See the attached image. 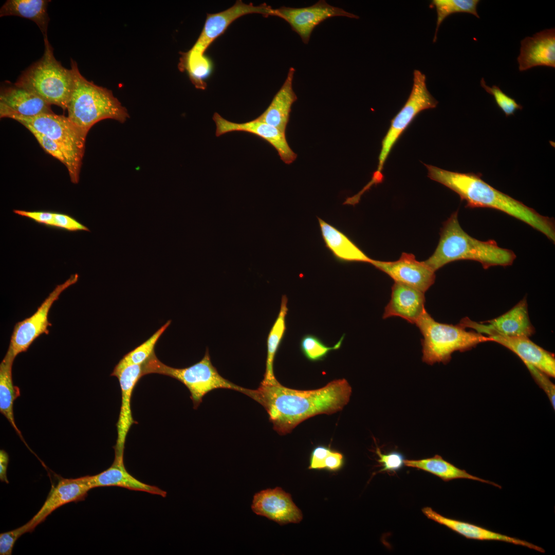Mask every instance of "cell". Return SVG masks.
<instances>
[{"mask_svg":"<svg viewBox=\"0 0 555 555\" xmlns=\"http://www.w3.org/2000/svg\"><path fill=\"white\" fill-rule=\"evenodd\" d=\"M258 13L267 17L274 15V9L266 3L254 6L252 3L245 4L237 1L230 8L220 12L208 14L202 30L193 47L182 53L184 59H203L204 53L210 45L226 31L235 20L243 15Z\"/></svg>","mask_w":555,"mask_h":555,"instance_id":"11","label":"cell"},{"mask_svg":"<svg viewBox=\"0 0 555 555\" xmlns=\"http://www.w3.org/2000/svg\"><path fill=\"white\" fill-rule=\"evenodd\" d=\"M295 69L290 67L287 77L267 109L255 119L273 126L285 133L293 103L297 97L292 83Z\"/></svg>","mask_w":555,"mask_h":555,"instance_id":"25","label":"cell"},{"mask_svg":"<svg viewBox=\"0 0 555 555\" xmlns=\"http://www.w3.org/2000/svg\"><path fill=\"white\" fill-rule=\"evenodd\" d=\"M517 61L520 71L538 66L554 68V28L544 30L522 40Z\"/></svg>","mask_w":555,"mask_h":555,"instance_id":"20","label":"cell"},{"mask_svg":"<svg viewBox=\"0 0 555 555\" xmlns=\"http://www.w3.org/2000/svg\"><path fill=\"white\" fill-rule=\"evenodd\" d=\"M51 228L70 232L90 231L86 226L70 215L57 212H54Z\"/></svg>","mask_w":555,"mask_h":555,"instance_id":"35","label":"cell"},{"mask_svg":"<svg viewBox=\"0 0 555 555\" xmlns=\"http://www.w3.org/2000/svg\"><path fill=\"white\" fill-rule=\"evenodd\" d=\"M14 359L6 353L0 364V412L22 437L16 425L13 410L14 402L20 395L19 387L14 385L12 380V367Z\"/></svg>","mask_w":555,"mask_h":555,"instance_id":"29","label":"cell"},{"mask_svg":"<svg viewBox=\"0 0 555 555\" xmlns=\"http://www.w3.org/2000/svg\"><path fill=\"white\" fill-rule=\"evenodd\" d=\"M480 85L488 93L493 96L497 105L504 113L506 117L513 115L516 110L523 108L521 104L504 93L498 86H488L483 78L480 80Z\"/></svg>","mask_w":555,"mask_h":555,"instance_id":"34","label":"cell"},{"mask_svg":"<svg viewBox=\"0 0 555 555\" xmlns=\"http://www.w3.org/2000/svg\"><path fill=\"white\" fill-rule=\"evenodd\" d=\"M30 132L46 153L59 160L67 169L68 168L69 163L67 157L56 143L43 134L33 131Z\"/></svg>","mask_w":555,"mask_h":555,"instance_id":"39","label":"cell"},{"mask_svg":"<svg viewBox=\"0 0 555 555\" xmlns=\"http://www.w3.org/2000/svg\"><path fill=\"white\" fill-rule=\"evenodd\" d=\"M428 177L456 193L466 207L488 208L520 220L555 241L554 221L484 181L479 173H459L424 164Z\"/></svg>","mask_w":555,"mask_h":555,"instance_id":"2","label":"cell"},{"mask_svg":"<svg viewBox=\"0 0 555 555\" xmlns=\"http://www.w3.org/2000/svg\"><path fill=\"white\" fill-rule=\"evenodd\" d=\"M29 532L28 523L9 531L0 534V554L11 555L17 540L23 534Z\"/></svg>","mask_w":555,"mask_h":555,"instance_id":"37","label":"cell"},{"mask_svg":"<svg viewBox=\"0 0 555 555\" xmlns=\"http://www.w3.org/2000/svg\"><path fill=\"white\" fill-rule=\"evenodd\" d=\"M484 335L511 350L525 364H530L549 377H555V358L553 354L544 349L529 338L509 337L487 331Z\"/></svg>","mask_w":555,"mask_h":555,"instance_id":"19","label":"cell"},{"mask_svg":"<svg viewBox=\"0 0 555 555\" xmlns=\"http://www.w3.org/2000/svg\"><path fill=\"white\" fill-rule=\"evenodd\" d=\"M171 322L169 320L147 340L125 355L121 360L126 363L143 365L155 352V345Z\"/></svg>","mask_w":555,"mask_h":555,"instance_id":"33","label":"cell"},{"mask_svg":"<svg viewBox=\"0 0 555 555\" xmlns=\"http://www.w3.org/2000/svg\"><path fill=\"white\" fill-rule=\"evenodd\" d=\"M142 376L156 373L168 376L183 383L191 393L194 409L201 403L209 392L218 388L237 391L251 398L253 390L238 386L221 376L213 365L208 349L197 363L185 368H174L161 362L155 352L142 365Z\"/></svg>","mask_w":555,"mask_h":555,"instance_id":"7","label":"cell"},{"mask_svg":"<svg viewBox=\"0 0 555 555\" xmlns=\"http://www.w3.org/2000/svg\"><path fill=\"white\" fill-rule=\"evenodd\" d=\"M376 452L379 458L378 461L383 467L381 471L395 472L404 465V457L400 452L393 451L384 454L378 448Z\"/></svg>","mask_w":555,"mask_h":555,"instance_id":"38","label":"cell"},{"mask_svg":"<svg viewBox=\"0 0 555 555\" xmlns=\"http://www.w3.org/2000/svg\"><path fill=\"white\" fill-rule=\"evenodd\" d=\"M13 212L20 216L29 218L45 226L51 227L54 212L47 211H28L15 209Z\"/></svg>","mask_w":555,"mask_h":555,"instance_id":"40","label":"cell"},{"mask_svg":"<svg viewBox=\"0 0 555 555\" xmlns=\"http://www.w3.org/2000/svg\"><path fill=\"white\" fill-rule=\"evenodd\" d=\"M274 16L286 21L291 29L299 35L304 44H308L314 28L324 21L335 16L359 18V16L344 9L332 6L320 0L314 5L304 8L282 6L274 9Z\"/></svg>","mask_w":555,"mask_h":555,"instance_id":"12","label":"cell"},{"mask_svg":"<svg viewBox=\"0 0 555 555\" xmlns=\"http://www.w3.org/2000/svg\"><path fill=\"white\" fill-rule=\"evenodd\" d=\"M344 464L343 455L339 451L331 449L325 459L324 469L332 472L337 471L343 467Z\"/></svg>","mask_w":555,"mask_h":555,"instance_id":"42","label":"cell"},{"mask_svg":"<svg viewBox=\"0 0 555 555\" xmlns=\"http://www.w3.org/2000/svg\"><path fill=\"white\" fill-rule=\"evenodd\" d=\"M459 324L482 335L491 331L505 336L529 338L535 331L529 319L526 298L497 318L477 322L465 317Z\"/></svg>","mask_w":555,"mask_h":555,"instance_id":"14","label":"cell"},{"mask_svg":"<svg viewBox=\"0 0 555 555\" xmlns=\"http://www.w3.org/2000/svg\"><path fill=\"white\" fill-rule=\"evenodd\" d=\"M424 293L409 286L395 282L391 299L385 306L383 318L399 317L416 324L426 311Z\"/></svg>","mask_w":555,"mask_h":555,"instance_id":"22","label":"cell"},{"mask_svg":"<svg viewBox=\"0 0 555 555\" xmlns=\"http://www.w3.org/2000/svg\"><path fill=\"white\" fill-rule=\"evenodd\" d=\"M251 509L256 514L281 525L299 523L303 519L302 513L293 502L291 495L279 487L256 493Z\"/></svg>","mask_w":555,"mask_h":555,"instance_id":"17","label":"cell"},{"mask_svg":"<svg viewBox=\"0 0 555 555\" xmlns=\"http://www.w3.org/2000/svg\"><path fill=\"white\" fill-rule=\"evenodd\" d=\"M404 465L423 470L436 475L442 480L448 482L453 479L465 478L479 481L501 488L499 485L473 476L465 470L460 469L443 459L438 455L430 458L417 460L405 459Z\"/></svg>","mask_w":555,"mask_h":555,"instance_id":"28","label":"cell"},{"mask_svg":"<svg viewBox=\"0 0 555 555\" xmlns=\"http://www.w3.org/2000/svg\"><path fill=\"white\" fill-rule=\"evenodd\" d=\"M351 392L345 379L332 380L321 388L311 390L292 389L280 382L260 383L253 390L251 398L264 408L273 429L283 435L310 417L341 411L349 402Z\"/></svg>","mask_w":555,"mask_h":555,"instance_id":"1","label":"cell"},{"mask_svg":"<svg viewBox=\"0 0 555 555\" xmlns=\"http://www.w3.org/2000/svg\"><path fill=\"white\" fill-rule=\"evenodd\" d=\"M213 120L216 125L215 135L219 137L232 132H244L255 135L268 142L278 152L281 159L286 164L292 163L297 155L290 148L285 133L279 128L255 119L243 123L230 121L215 113Z\"/></svg>","mask_w":555,"mask_h":555,"instance_id":"15","label":"cell"},{"mask_svg":"<svg viewBox=\"0 0 555 555\" xmlns=\"http://www.w3.org/2000/svg\"><path fill=\"white\" fill-rule=\"evenodd\" d=\"M478 0H433L431 6L436 9L437 13L436 26L433 42L437 40L438 29L449 15L455 13H468L473 14L477 18L480 17L477 12Z\"/></svg>","mask_w":555,"mask_h":555,"instance_id":"31","label":"cell"},{"mask_svg":"<svg viewBox=\"0 0 555 555\" xmlns=\"http://www.w3.org/2000/svg\"><path fill=\"white\" fill-rule=\"evenodd\" d=\"M50 106L32 91L15 84L1 88V118L12 115L33 117L54 113Z\"/></svg>","mask_w":555,"mask_h":555,"instance_id":"18","label":"cell"},{"mask_svg":"<svg viewBox=\"0 0 555 555\" xmlns=\"http://www.w3.org/2000/svg\"><path fill=\"white\" fill-rule=\"evenodd\" d=\"M73 89L67 110L68 118L86 138L96 123L106 119L123 123L129 118L127 109L112 91L89 81L80 73L77 62L70 60Z\"/></svg>","mask_w":555,"mask_h":555,"instance_id":"4","label":"cell"},{"mask_svg":"<svg viewBox=\"0 0 555 555\" xmlns=\"http://www.w3.org/2000/svg\"><path fill=\"white\" fill-rule=\"evenodd\" d=\"M440 236L435 251L423 261L434 272L455 261H475L488 269L511 265L516 258L513 251L499 247L494 240L481 241L470 236L459 225L458 211L443 223Z\"/></svg>","mask_w":555,"mask_h":555,"instance_id":"3","label":"cell"},{"mask_svg":"<svg viewBox=\"0 0 555 555\" xmlns=\"http://www.w3.org/2000/svg\"><path fill=\"white\" fill-rule=\"evenodd\" d=\"M16 120L29 131H35L53 140L64 152L69 163L67 171L71 182L78 183L86 138L68 117L44 114L33 117L12 115L7 117Z\"/></svg>","mask_w":555,"mask_h":555,"instance_id":"8","label":"cell"},{"mask_svg":"<svg viewBox=\"0 0 555 555\" xmlns=\"http://www.w3.org/2000/svg\"><path fill=\"white\" fill-rule=\"evenodd\" d=\"M344 335L333 346L325 345L317 336L307 334L304 336L300 342L301 350L304 356L311 361L323 360L330 351L339 349L342 343Z\"/></svg>","mask_w":555,"mask_h":555,"instance_id":"32","label":"cell"},{"mask_svg":"<svg viewBox=\"0 0 555 555\" xmlns=\"http://www.w3.org/2000/svg\"><path fill=\"white\" fill-rule=\"evenodd\" d=\"M371 264L385 273L395 282L400 283L425 293L434 284L435 272L424 262H419L413 254L402 253L396 261L372 260Z\"/></svg>","mask_w":555,"mask_h":555,"instance_id":"16","label":"cell"},{"mask_svg":"<svg viewBox=\"0 0 555 555\" xmlns=\"http://www.w3.org/2000/svg\"><path fill=\"white\" fill-rule=\"evenodd\" d=\"M50 2L47 0H8L0 9V16H17L32 21L40 28L44 41H45L48 40L49 17L47 6Z\"/></svg>","mask_w":555,"mask_h":555,"instance_id":"27","label":"cell"},{"mask_svg":"<svg viewBox=\"0 0 555 555\" xmlns=\"http://www.w3.org/2000/svg\"><path fill=\"white\" fill-rule=\"evenodd\" d=\"M422 512L428 519L444 525L468 539L479 540H495L526 547L545 552V550L526 541L498 533L467 522L448 518L438 513L430 507H424Z\"/></svg>","mask_w":555,"mask_h":555,"instance_id":"24","label":"cell"},{"mask_svg":"<svg viewBox=\"0 0 555 555\" xmlns=\"http://www.w3.org/2000/svg\"><path fill=\"white\" fill-rule=\"evenodd\" d=\"M325 246L334 257L341 262H359L371 264L369 257L349 237L339 230L318 217Z\"/></svg>","mask_w":555,"mask_h":555,"instance_id":"26","label":"cell"},{"mask_svg":"<svg viewBox=\"0 0 555 555\" xmlns=\"http://www.w3.org/2000/svg\"><path fill=\"white\" fill-rule=\"evenodd\" d=\"M78 279L79 275L75 273L64 283L57 285L32 316L15 324L6 353L15 358L21 353L26 351L40 335L49 334L48 327L52 325L48 319L50 308L61 293L76 283Z\"/></svg>","mask_w":555,"mask_h":555,"instance_id":"10","label":"cell"},{"mask_svg":"<svg viewBox=\"0 0 555 555\" xmlns=\"http://www.w3.org/2000/svg\"><path fill=\"white\" fill-rule=\"evenodd\" d=\"M142 365L126 363L121 359L110 376L116 377L121 390V404L117 423V438L114 449L115 459L123 460L125 443L131 426L137 423L132 416L131 402L133 391L142 377Z\"/></svg>","mask_w":555,"mask_h":555,"instance_id":"13","label":"cell"},{"mask_svg":"<svg viewBox=\"0 0 555 555\" xmlns=\"http://www.w3.org/2000/svg\"><path fill=\"white\" fill-rule=\"evenodd\" d=\"M536 383L547 396L552 407L555 409V385L549 379V376L535 367L525 364Z\"/></svg>","mask_w":555,"mask_h":555,"instance_id":"36","label":"cell"},{"mask_svg":"<svg viewBox=\"0 0 555 555\" xmlns=\"http://www.w3.org/2000/svg\"><path fill=\"white\" fill-rule=\"evenodd\" d=\"M44 42L42 58L23 71L14 84L32 91L50 105L65 110L73 89L72 70L55 59L48 40Z\"/></svg>","mask_w":555,"mask_h":555,"instance_id":"6","label":"cell"},{"mask_svg":"<svg viewBox=\"0 0 555 555\" xmlns=\"http://www.w3.org/2000/svg\"><path fill=\"white\" fill-rule=\"evenodd\" d=\"M9 462V456L3 450L0 451V479L2 482L8 483L7 476V467Z\"/></svg>","mask_w":555,"mask_h":555,"instance_id":"43","label":"cell"},{"mask_svg":"<svg viewBox=\"0 0 555 555\" xmlns=\"http://www.w3.org/2000/svg\"><path fill=\"white\" fill-rule=\"evenodd\" d=\"M287 302L286 296L283 295L280 312L268 336L266 369L261 384H274L279 382L273 373V362L286 330L285 318L288 311Z\"/></svg>","mask_w":555,"mask_h":555,"instance_id":"30","label":"cell"},{"mask_svg":"<svg viewBox=\"0 0 555 555\" xmlns=\"http://www.w3.org/2000/svg\"><path fill=\"white\" fill-rule=\"evenodd\" d=\"M415 325L423 339V362L432 365L449 362L456 351L470 350L477 345L493 340L475 331H468L460 325H453L436 321L427 310Z\"/></svg>","mask_w":555,"mask_h":555,"instance_id":"5","label":"cell"},{"mask_svg":"<svg viewBox=\"0 0 555 555\" xmlns=\"http://www.w3.org/2000/svg\"><path fill=\"white\" fill-rule=\"evenodd\" d=\"M437 104L438 101L427 89L425 75L419 70H414L410 96L391 120L389 129L382 141L377 168L373 173L371 180L365 186L366 188L369 189L373 184L382 182L384 179L382 171L390 153L414 118L422 110L435 108Z\"/></svg>","mask_w":555,"mask_h":555,"instance_id":"9","label":"cell"},{"mask_svg":"<svg viewBox=\"0 0 555 555\" xmlns=\"http://www.w3.org/2000/svg\"><path fill=\"white\" fill-rule=\"evenodd\" d=\"M90 490L82 477L77 478H62L50 491L43 506L36 514L27 523L29 532L45 521L53 511L72 502L83 500Z\"/></svg>","mask_w":555,"mask_h":555,"instance_id":"21","label":"cell"},{"mask_svg":"<svg viewBox=\"0 0 555 555\" xmlns=\"http://www.w3.org/2000/svg\"><path fill=\"white\" fill-rule=\"evenodd\" d=\"M89 489L117 486L129 490L145 492L165 497L166 492L159 488L141 482L126 470L123 460L114 459L110 467L92 476L82 477Z\"/></svg>","mask_w":555,"mask_h":555,"instance_id":"23","label":"cell"},{"mask_svg":"<svg viewBox=\"0 0 555 555\" xmlns=\"http://www.w3.org/2000/svg\"><path fill=\"white\" fill-rule=\"evenodd\" d=\"M331 449L327 446L319 445L312 450L309 459V470L324 469L325 459Z\"/></svg>","mask_w":555,"mask_h":555,"instance_id":"41","label":"cell"}]
</instances>
